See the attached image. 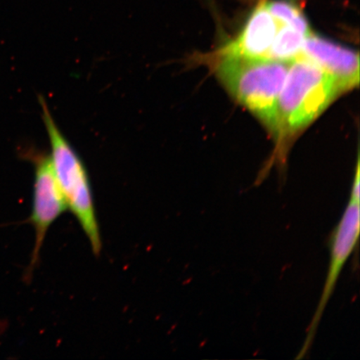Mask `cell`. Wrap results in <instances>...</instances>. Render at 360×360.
Returning <instances> with one entry per match:
<instances>
[{"label": "cell", "mask_w": 360, "mask_h": 360, "mask_svg": "<svg viewBox=\"0 0 360 360\" xmlns=\"http://www.w3.org/2000/svg\"><path fill=\"white\" fill-rule=\"evenodd\" d=\"M278 22L260 3L248 20L245 28L233 41L224 45L216 53L217 58H267L276 37Z\"/></svg>", "instance_id": "cell-7"}, {"label": "cell", "mask_w": 360, "mask_h": 360, "mask_svg": "<svg viewBox=\"0 0 360 360\" xmlns=\"http://www.w3.org/2000/svg\"><path fill=\"white\" fill-rule=\"evenodd\" d=\"M42 119L51 143L53 174L71 211L86 236L94 255L102 250V238L98 222L91 183L86 167L73 146L62 133L43 96H39Z\"/></svg>", "instance_id": "cell-2"}, {"label": "cell", "mask_w": 360, "mask_h": 360, "mask_svg": "<svg viewBox=\"0 0 360 360\" xmlns=\"http://www.w3.org/2000/svg\"><path fill=\"white\" fill-rule=\"evenodd\" d=\"M291 62L224 57L218 58L216 65V74L224 87L276 137L281 135L278 97Z\"/></svg>", "instance_id": "cell-1"}, {"label": "cell", "mask_w": 360, "mask_h": 360, "mask_svg": "<svg viewBox=\"0 0 360 360\" xmlns=\"http://www.w3.org/2000/svg\"><path fill=\"white\" fill-rule=\"evenodd\" d=\"M302 55L335 78L343 92L358 86L359 56L353 49L311 34L304 39Z\"/></svg>", "instance_id": "cell-6"}, {"label": "cell", "mask_w": 360, "mask_h": 360, "mask_svg": "<svg viewBox=\"0 0 360 360\" xmlns=\"http://www.w3.org/2000/svg\"><path fill=\"white\" fill-rule=\"evenodd\" d=\"M305 36L290 26L278 27L267 58L274 60L291 62L302 53Z\"/></svg>", "instance_id": "cell-8"}, {"label": "cell", "mask_w": 360, "mask_h": 360, "mask_svg": "<svg viewBox=\"0 0 360 360\" xmlns=\"http://www.w3.org/2000/svg\"><path fill=\"white\" fill-rule=\"evenodd\" d=\"M342 92L335 78L301 53L291 62L278 97L281 135L306 127Z\"/></svg>", "instance_id": "cell-3"}, {"label": "cell", "mask_w": 360, "mask_h": 360, "mask_svg": "<svg viewBox=\"0 0 360 360\" xmlns=\"http://www.w3.org/2000/svg\"><path fill=\"white\" fill-rule=\"evenodd\" d=\"M21 155L31 162L34 168L32 212L25 221L32 224L35 233L34 250L25 273V281L29 283L39 262L40 253L49 228L65 212L68 207L53 174L49 155L33 148L25 150Z\"/></svg>", "instance_id": "cell-4"}, {"label": "cell", "mask_w": 360, "mask_h": 360, "mask_svg": "<svg viewBox=\"0 0 360 360\" xmlns=\"http://www.w3.org/2000/svg\"><path fill=\"white\" fill-rule=\"evenodd\" d=\"M265 6L278 25L290 26L305 36L312 34L307 19L294 4L285 1H269L265 2Z\"/></svg>", "instance_id": "cell-9"}, {"label": "cell", "mask_w": 360, "mask_h": 360, "mask_svg": "<svg viewBox=\"0 0 360 360\" xmlns=\"http://www.w3.org/2000/svg\"><path fill=\"white\" fill-rule=\"evenodd\" d=\"M360 195L351 193L349 204L330 238V262L316 311L309 326L307 336L297 359L304 358L311 348L323 311L335 289L336 283L351 255L356 247L360 229Z\"/></svg>", "instance_id": "cell-5"}]
</instances>
